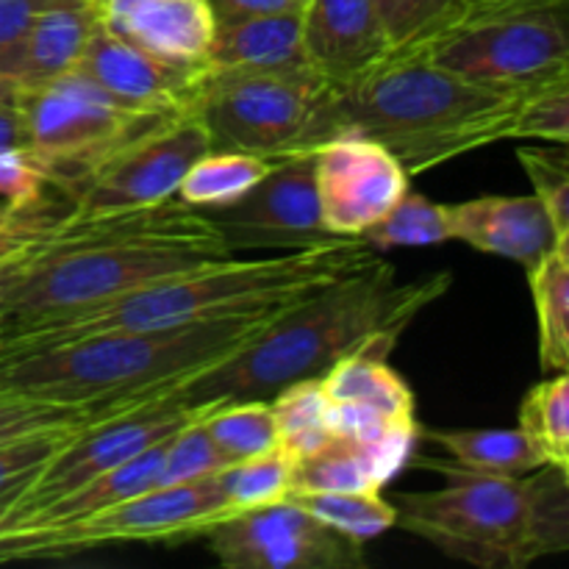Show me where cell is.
<instances>
[{
    "mask_svg": "<svg viewBox=\"0 0 569 569\" xmlns=\"http://www.w3.org/2000/svg\"><path fill=\"white\" fill-rule=\"evenodd\" d=\"M453 283L448 270L398 281L395 264L370 259L278 311L244 348L176 387L187 409L270 400L283 387L322 378L348 356L389 359L417 315Z\"/></svg>",
    "mask_w": 569,
    "mask_h": 569,
    "instance_id": "6da1fadb",
    "label": "cell"
},
{
    "mask_svg": "<svg viewBox=\"0 0 569 569\" xmlns=\"http://www.w3.org/2000/svg\"><path fill=\"white\" fill-rule=\"evenodd\" d=\"M228 259L233 253L209 214L176 198L94 217L64 214L33 244L0 337Z\"/></svg>",
    "mask_w": 569,
    "mask_h": 569,
    "instance_id": "7a4b0ae2",
    "label": "cell"
},
{
    "mask_svg": "<svg viewBox=\"0 0 569 569\" xmlns=\"http://www.w3.org/2000/svg\"><path fill=\"white\" fill-rule=\"evenodd\" d=\"M522 92H500L453 76L422 50L392 53L353 87L328 89L311 153L337 137L372 139L409 176L511 139Z\"/></svg>",
    "mask_w": 569,
    "mask_h": 569,
    "instance_id": "3957f363",
    "label": "cell"
},
{
    "mask_svg": "<svg viewBox=\"0 0 569 569\" xmlns=\"http://www.w3.org/2000/svg\"><path fill=\"white\" fill-rule=\"evenodd\" d=\"M287 306L176 328L94 333L53 348L6 356L0 359V392L87 409L133 403L170 392L237 353Z\"/></svg>",
    "mask_w": 569,
    "mask_h": 569,
    "instance_id": "277c9868",
    "label": "cell"
},
{
    "mask_svg": "<svg viewBox=\"0 0 569 569\" xmlns=\"http://www.w3.org/2000/svg\"><path fill=\"white\" fill-rule=\"evenodd\" d=\"M376 256V250L359 237H339L315 248L289 250L281 259H228L28 331L0 337V359L94 333L176 328L242 311L278 309L367 264Z\"/></svg>",
    "mask_w": 569,
    "mask_h": 569,
    "instance_id": "5b68a950",
    "label": "cell"
},
{
    "mask_svg": "<svg viewBox=\"0 0 569 569\" xmlns=\"http://www.w3.org/2000/svg\"><path fill=\"white\" fill-rule=\"evenodd\" d=\"M448 478L433 492H400L398 528L426 539L445 556L483 569H526L531 545V495L526 476H483L453 461H422Z\"/></svg>",
    "mask_w": 569,
    "mask_h": 569,
    "instance_id": "8992f818",
    "label": "cell"
},
{
    "mask_svg": "<svg viewBox=\"0 0 569 569\" xmlns=\"http://www.w3.org/2000/svg\"><path fill=\"white\" fill-rule=\"evenodd\" d=\"M20 106L28 131L26 153L64 200L126 144L178 117V111L131 109L81 72L26 89Z\"/></svg>",
    "mask_w": 569,
    "mask_h": 569,
    "instance_id": "52a82bcc",
    "label": "cell"
},
{
    "mask_svg": "<svg viewBox=\"0 0 569 569\" xmlns=\"http://www.w3.org/2000/svg\"><path fill=\"white\" fill-rule=\"evenodd\" d=\"M417 50L472 83L526 92L569 76L567 0H520L465 11Z\"/></svg>",
    "mask_w": 569,
    "mask_h": 569,
    "instance_id": "ba28073f",
    "label": "cell"
},
{
    "mask_svg": "<svg viewBox=\"0 0 569 569\" xmlns=\"http://www.w3.org/2000/svg\"><path fill=\"white\" fill-rule=\"evenodd\" d=\"M328 89L315 70L217 72L203 64L194 111L209 128L211 150L278 161L311 153Z\"/></svg>",
    "mask_w": 569,
    "mask_h": 569,
    "instance_id": "9c48e42d",
    "label": "cell"
},
{
    "mask_svg": "<svg viewBox=\"0 0 569 569\" xmlns=\"http://www.w3.org/2000/svg\"><path fill=\"white\" fill-rule=\"evenodd\" d=\"M231 517L217 476L153 487L81 520L0 533V565L64 559L111 542H187Z\"/></svg>",
    "mask_w": 569,
    "mask_h": 569,
    "instance_id": "30bf717a",
    "label": "cell"
},
{
    "mask_svg": "<svg viewBox=\"0 0 569 569\" xmlns=\"http://www.w3.org/2000/svg\"><path fill=\"white\" fill-rule=\"evenodd\" d=\"M198 415L200 409H187L170 389V392L117 406L106 417L89 422L11 500L0 520V533L14 528L42 506L76 492L92 478L126 465L128 459L176 433Z\"/></svg>",
    "mask_w": 569,
    "mask_h": 569,
    "instance_id": "8fae6325",
    "label": "cell"
},
{
    "mask_svg": "<svg viewBox=\"0 0 569 569\" xmlns=\"http://www.w3.org/2000/svg\"><path fill=\"white\" fill-rule=\"evenodd\" d=\"M211 150L209 128L194 111L161 122L111 156L70 198V217L131 211L176 198L189 167Z\"/></svg>",
    "mask_w": 569,
    "mask_h": 569,
    "instance_id": "7c38bea8",
    "label": "cell"
},
{
    "mask_svg": "<svg viewBox=\"0 0 569 569\" xmlns=\"http://www.w3.org/2000/svg\"><path fill=\"white\" fill-rule=\"evenodd\" d=\"M206 537L214 559L228 569L365 567V542L328 528L292 498L231 517Z\"/></svg>",
    "mask_w": 569,
    "mask_h": 569,
    "instance_id": "4fadbf2b",
    "label": "cell"
},
{
    "mask_svg": "<svg viewBox=\"0 0 569 569\" xmlns=\"http://www.w3.org/2000/svg\"><path fill=\"white\" fill-rule=\"evenodd\" d=\"M206 214L233 256L237 250H303L339 239L322 226L315 153L278 159L244 198Z\"/></svg>",
    "mask_w": 569,
    "mask_h": 569,
    "instance_id": "5bb4252c",
    "label": "cell"
},
{
    "mask_svg": "<svg viewBox=\"0 0 569 569\" xmlns=\"http://www.w3.org/2000/svg\"><path fill=\"white\" fill-rule=\"evenodd\" d=\"M406 167L372 139L337 137L315 150L322 226L331 237H361L409 192Z\"/></svg>",
    "mask_w": 569,
    "mask_h": 569,
    "instance_id": "9a60e30c",
    "label": "cell"
},
{
    "mask_svg": "<svg viewBox=\"0 0 569 569\" xmlns=\"http://www.w3.org/2000/svg\"><path fill=\"white\" fill-rule=\"evenodd\" d=\"M72 72H81L131 109L183 114L194 111L203 64L161 59L98 22Z\"/></svg>",
    "mask_w": 569,
    "mask_h": 569,
    "instance_id": "2e32d148",
    "label": "cell"
},
{
    "mask_svg": "<svg viewBox=\"0 0 569 569\" xmlns=\"http://www.w3.org/2000/svg\"><path fill=\"white\" fill-rule=\"evenodd\" d=\"M300 39L309 67L333 89L353 87L392 56L376 0H309Z\"/></svg>",
    "mask_w": 569,
    "mask_h": 569,
    "instance_id": "e0dca14e",
    "label": "cell"
},
{
    "mask_svg": "<svg viewBox=\"0 0 569 569\" xmlns=\"http://www.w3.org/2000/svg\"><path fill=\"white\" fill-rule=\"evenodd\" d=\"M450 239H461L481 253L517 261L528 270L537 264L553 244H569L556 239L553 226L545 214L537 194H487L445 206Z\"/></svg>",
    "mask_w": 569,
    "mask_h": 569,
    "instance_id": "ac0fdd59",
    "label": "cell"
},
{
    "mask_svg": "<svg viewBox=\"0 0 569 569\" xmlns=\"http://www.w3.org/2000/svg\"><path fill=\"white\" fill-rule=\"evenodd\" d=\"M100 22L128 42L181 64H203L217 31L209 0H103Z\"/></svg>",
    "mask_w": 569,
    "mask_h": 569,
    "instance_id": "d6986e66",
    "label": "cell"
},
{
    "mask_svg": "<svg viewBox=\"0 0 569 569\" xmlns=\"http://www.w3.org/2000/svg\"><path fill=\"white\" fill-rule=\"evenodd\" d=\"M303 11L256 14L217 22L203 64L217 72H300L311 70L303 53Z\"/></svg>",
    "mask_w": 569,
    "mask_h": 569,
    "instance_id": "ffe728a7",
    "label": "cell"
},
{
    "mask_svg": "<svg viewBox=\"0 0 569 569\" xmlns=\"http://www.w3.org/2000/svg\"><path fill=\"white\" fill-rule=\"evenodd\" d=\"M98 22L100 6L92 0H56L28 28L11 78L37 89L72 72Z\"/></svg>",
    "mask_w": 569,
    "mask_h": 569,
    "instance_id": "44dd1931",
    "label": "cell"
},
{
    "mask_svg": "<svg viewBox=\"0 0 569 569\" xmlns=\"http://www.w3.org/2000/svg\"><path fill=\"white\" fill-rule=\"evenodd\" d=\"M403 465L406 459L389 450L331 437L320 450L292 461L289 498L315 492H381Z\"/></svg>",
    "mask_w": 569,
    "mask_h": 569,
    "instance_id": "7402d4cb",
    "label": "cell"
},
{
    "mask_svg": "<svg viewBox=\"0 0 569 569\" xmlns=\"http://www.w3.org/2000/svg\"><path fill=\"white\" fill-rule=\"evenodd\" d=\"M172 437V433H170ZM170 437H164L161 442L150 445L148 450L137 453L133 459H128L126 465L114 467V470L103 472V476L92 478L89 483L78 487L76 492L64 495V498L53 500V503L42 506L39 511L28 515L26 520L17 522L9 531H22V528H42V526H56V522L67 520H81V517L94 515V511H103L109 506L122 503V500L133 498V495H142L148 489L159 487L161 467H164V453ZM3 531V533H9Z\"/></svg>",
    "mask_w": 569,
    "mask_h": 569,
    "instance_id": "603a6c76",
    "label": "cell"
},
{
    "mask_svg": "<svg viewBox=\"0 0 569 569\" xmlns=\"http://www.w3.org/2000/svg\"><path fill=\"white\" fill-rule=\"evenodd\" d=\"M422 437L450 456L465 470L483 476H528L545 467V456L520 428H459V431H426Z\"/></svg>",
    "mask_w": 569,
    "mask_h": 569,
    "instance_id": "cb8c5ba5",
    "label": "cell"
},
{
    "mask_svg": "<svg viewBox=\"0 0 569 569\" xmlns=\"http://www.w3.org/2000/svg\"><path fill=\"white\" fill-rule=\"evenodd\" d=\"M539 326V365L545 372L569 370V244H553L528 267Z\"/></svg>",
    "mask_w": 569,
    "mask_h": 569,
    "instance_id": "d4e9b609",
    "label": "cell"
},
{
    "mask_svg": "<svg viewBox=\"0 0 569 569\" xmlns=\"http://www.w3.org/2000/svg\"><path fill=\"white\" fill-rule=\"evenodd\" d=\"M331 403H361L400 420H415V392L378 356H348L320 378Z\"/></svg>",
    "mask_w": 569,
    "mask_h": 569,
    "instance_id": "484cf974",
    "label": "cell"
},
{
    "mask_svg": "<svg viewBox=\"0 0 569 569\" xmlns=\"http://www.w3.org/2000/svg\"><path fill=\"white\" fill-rule=\"evenodd\" d=\"M276 161L237 150H209L200 156L178 187V200L194 209H222L250 192Z\"/></svg>",
    "mask_w": 569,
    "mask_h": 569,
    "instance_id": "4316f807",
    "label": "cell"
},
{
    "mask_svg": "<svg viewBox=\"0 0 569 569\" xmlns=\"http://www.w3.org/2000/svg\"><path fill=\"white\" fill-rule=\"evenodd\" d=\"M270 409L278 431V450H283L292 461L315 453L333 437L331 400L322 392L320 378H306L283 387L270 398Z\"/></svg>",
    "mask_w": 569,
    "mask_h": 569,
    "instance_id": "83f0119b",
    "label": "cell"
},
{
    "mask_svg": "<svg viewBox=\"0 0 569 569\" xmlns=\"http://www.w3.org/2000/svg\"><path fill=\"white\" fill-rule=\"evenodd\" d=\"M517 428L545 456V465L569 470V376L556 372L528 389L517 415Z\"/></svg>",
    "mask_w": 569,
    "mask_h": 569,
    "instance_id": "f1b7e54d",
    "label": "cell"
},
{
    "mask_svg": "<svg viewBox=\"0 0 569 569\" xmlns=\"http://www.w3.org/2000/svg\"><path fill=\"white\" fill-rule=\"evenodd\" d=\"M200 420L231 461H244L278 450L270 400H233V403L206 409Z\"/></svg>",
    "mask_w": 569,
    "mask_h": 569,
    "instance_id": "f546056e",
    "label": "cell"
},
{
    "mask_svg": "<svg viewBox=\"0 0 569 569\" xmlns=\"http://www.w3.org/2000/svg\"><path fill=\"white\" fill-rule=\"evenodd\" d=\"M292 500L356 542H367L398 528V509L392 500H383L381 492H315L292 495Z\"/></svg>",
    "mask_w": 569,
    "mask_h": 569,
    "instance_id": "4dcf8cb0",
    "label": "cell"
},
{
    "mask_svg": "<svg viewBox=\"0 0 569 569\" xmlns=\"http://www.w3.org/2000/svg\"><path fill=\"white\" fill-rule=\"evenodd\" d=\"M231 515L281 503L292 489V459L283 450H270L264 456L233 461L217 476Z\"/></svg>",
    "mask_w": 569,
    "mask_h": 569,
    "instance_id": "1f68e13d",
    "label": "cell"
},
{
    "mask_svg": "<svg viewBox=\"0 0 569 569\" xmlns=\"http://www.w3.org/2000/svg\"><path fill=\"white\" fill-rule=\"evenodd\" d=\"M361 242L370 244L376 253L392 248H422V244H442L450 239L448 214L442 203H433L420 192H406L389 214L361 233Z\"/></svg>",
    "mask_w": 569,
    "mask_h": 569,
    "instance_id": "d6a6232c",
    "label": "cell"
},
{
    "mask_svg": "<svg viewBox=\"0 0 569 569\" xmlns=\"http://www.w3.org/2000/svg\"><path fill=\"white\" fill-rule=\"evenodd\" d=\"M531 495V545L537 559L569 548V470L545 465L528 472Z\"/></svg>",
    "mask_w": 569,
    "mask_h": 569,
    "instance_id": "836d02e7",
    "label": "cell"
},
{
    "mask_svg": "<svg viewBox=\"0 0 569 569\" xmlns=\"http://www.w3.org/2000/svg\"><path fill=\"white\" fill-rule=\"evenodd\" d=\"M111 409H117V406L87 409V406L50 403V400L28 398V395L0 392V445H9L14 442V439L33 437V433L89 426V422L109 415Z\"/></svg>",
    "mask_w": 569,
    "mask_h": 569,
    "instance_id": "e575fe53",
    "label": "cell"
},
{
    "mask_svg": "<svg viewBox=\"0 0 569 569\" xmlns=\"http://www.w3.org/2000/svg\"><path fill=\"white\" fill-rule=\"evenodd\" d=\"M392 53L417 50L465 14L461 0H376Z\"/></svg>",
    "mask_w": 569,
    "mask_h": 569,
    "instance_id": "d590c367",
    "label": "cell"
},
{
    "mask_svg": "<svg viewBox=\"0 0 569 569\" xmlns=\"http://www.w3.org/2000/svg\"><path fill=\"white\" fill-rule=\"evenodd\" d=\"M200 415H203V411H200ZM200 415L192 417L183 428H178L170 437V442H167L159 487L203 481V478L220 476L228 465H233V461L222 453L220 445L211 439V433L206 431Z\"/></svg>",
    "mask_w": 569,
    "mask_h": 569,
    "instance_id": "8d00e7d4",
    "label": "cell"
},
{
    "mask_svg": "<svg viewBox=\"0 0 569 569\" xmlns=\"http://www.w3.org/2000/svg\"><path fill=\"white\" fill-rule=\"evenodd\" d=\"M511 139H545V142H569V76L526 89L517 109Z\"/></svg>",
    "mask_w": 569,
    "mask_h": 569,
    "instance_id": "74e56055",
    "label": "cell"
},
{
    "mask_svg": "<svg viewBox=\"0 0 569 569\" xmlns=\"http://www.w3.org/2000/svg\"><path fill=\"white\" fill-rule=\"evenodd\" d=\"M517 159H520L526 176L531 178L533 194L542 203L556 239L569 242V164L565 144H559L556 150L520 148Z\"/></svg>",
    "mask_w": 569,
    "mask_h": 569,
    "instance_id": "f35d334b",
    "label": "cell"
},
{
    "mask_svg": "<svg viewBox=\"0 0 569 569\" xmlns=\"http://www.w3.org/2000/svg\"><path fill=\"white\" fill-rule=\"evenodd\" d=\"M114 411V409H111ZM106 417V415H103ZM81 428H61V431L48 433H33V437L14 439L9 445H0V498L6 495H20L26 483L76 437Z\"/></svg>",
    "mask_w": 569,
    "mask_h": 569,
    "instance_id": "ab89813d",
    "label": "cell"
},
{
    "mask_svg": "<svg viewBox=\"0 0 569 569\" xmlns=\"http://www.w3.org/2000/svg\"><path fill=\"white\" fill-rule=\"evenodd\" d=\"M48 194V181L26 150L0 153V200L14 209L31 206Z\"/></svg>",
    "mask_w": 569,
    "mask_h": 569,
    "instance_id": "60d3db41",
    "label": "cell"
},
{
    "mask_svg": "<svg viewBox=\"0 0 569 569\" xmlns=\"http://www.w3.org/2000/svg\"><path fill=\"white\" fill-rule=\"evenodd\" d=\"M56 0H0V76H14L28 28Z\"/></svg>",
    "mask_w": 569,
    "mask_h": 569,
    "instance_id": "b9f144b4",
    "label": "cell"
},
{
    "mask_svg": "<svg viewBox=\"0 0 569 569\" xmlns=\"http://www.w3.org/2000/svg\"><path fill=\"white\" fill-rule=\"evenodd\" d=\"M217 22L242 20L256 14H287V11H303L309 0H209Z\"/></svg>",
    "mask_w": 569,
    "mask_h": 569,
    "instance_id": "7bdbcfd3",
    "label": "cell"
},
{
    "mask_svg": "<svg viewBox=\"0 0 569 569\" xmlns=\"http://www.w3.org/2000/svg\"><path fill=\"white\" fill-rule=\"evenodd\" d=\"M42 237H44V233H42ZM42 237L31 239V242L20 244V248H14V250H9L6 256H0V320H3L6 309H9L11 298H14V292H17V287H20L22 276H26L28 261H31L33 244H37Z\"/></svg>",
    "mask_w": 569,
    "mask_h": 569,
    "instance_id": "ee69618b",
    "label": "cell"
},
{
    "mask_svg": "<svg viewBox=\"0 0 569 569\" xmlns=\"http://www.w3.org/2000/svg\"><path fill=\"white\" fill-rule=\"evenodd\" d=\"M28 131L22 106H0V153L6 150H26Z\"/></svg>",
    "mask_w": 569,
    "mask_h": 569,
    "instance_id": "f6af8a7d",
    "label": "cell"
},
{
    "mask_svg": "<svg viewBox=\"0 0 569 569\" xmlns=\"http://www.w3.org/2000/svg\"><path fill=\"white\" fill-rule=\"evenodd\" d=\"M26 94V89L14 81V78L0 76V106H17Z\"/></svg>",
    "mask_w": 569,
    "mask_h": 569,
    "instance_id": "bcb514c9",
    "label": "cell"
},
{
    "mask_svg": "<svg viewBox=\"0 0 569 569\" xmlns=\"http://www.w3.org/2000/svg\"><path fill=\"white\" fill-rule=\"evenodd\" d=\"M520 3V0H461L465 11H481V9H495V6H509Z\"/></svg>",
    "mask_w": 569,
    "mask_h": 569,
    "instance_id": "7dc6e473",
    "label": "cell"
},
{
    "mask_svg": "<svg viewBox=\"0 0 569 569\" xmlns=\"http://www.w3.org/2000/svg\"><path fill=\"white\" fill-rule=\"evenodd\" d=\"M17 211H20V209H14V206H11V203H6V200H0V231H3V228L9 226L11 220H14Z\"/></svg>",
    "mask_w": 569,
    "mask_h": 569,
    "instance_id": "c3c4849f",
    "label": "cell"
},
{
    "mask_svg": "<svg viewBox=\"0 0 569 569\" xmlns=\"http://www.w3.org/2000/svg\"><path fill=\"white\" fill-rule=\"evenodd\" d=\"M92 3H98V6H100V3H103V0H92Z\"/></svg>",
    "mask_w": 569,
    "mask_h": 569,
    "instance_id": "681fc988",
    "label": "cell"
}]
</instances>
